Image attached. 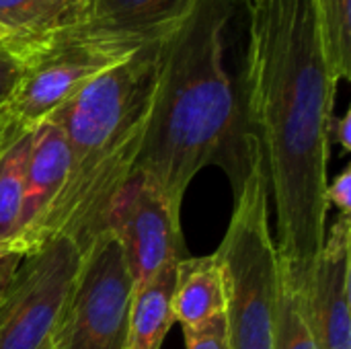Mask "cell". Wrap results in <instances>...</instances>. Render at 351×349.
<instances>
[{"mask_svg":"<svg viewBox=\"0 0 351 349\" xmlns=\"http://www.w3.org/2000/svg\"><path fill=\"white\" fill-rule=\"evenodd\" d=\"M245 2L241 101L276 206L280 274L306 298L327 234L329 125L337 82L325 62L315 0Z\"/></svg>","mask_w":351,"mask_h":349,"instance_id":"6da1fadb","label":"cell"},{"mask_svg":"<svg viewBox=\"0 0 351 349\" xmlns=\"http://www.w3.org/2000/svg\"><path fill=\"white\" fill-rule=\"evenodd\" d=\"M237 0H195L160 41L158 78L136 173L175 210L193 177L218 165L237 193L261 152L226 68Z\"/></svg>","mask_w":351,"mask_h":349,"instance_id":"7a4b0ae2","label":"cell"},{"mask_svg":"<svg viewBox=\"0 0 351 349\" xmlns=\"http://www.w3.org/2000/svg\"><path fill=\"white\" fill-rule=\"evenodd\" d=\"M160 41L138 47L97 74L47 117L68 142L70 169L60 195L19 245L25 255L56 237L74 241L82 253L105 230L113 202L136 173Z\"/></svg>","mask_w":351,"mask_h":349,"instance_id":"3957f363","label":"cell"},{"mask_svg":"<svg viewBox=\"0 0 351 349\" xmlns=\"http://www.w3.org/2000/svg\"><path fill=\"white\" fill-rule=\"evenodd\" d=\"M214 255L224 280L228 348L271 349L280 261L269 230V191L261 152L234 193V210Z\"/></svg>","mask_w":351,"mask_h":349,"instance_id":"277c9868","label":"cell"},{"mask_svg":"<svg viewBox=\"0 0 351 349\" xmlns=\"http://www.w3.org/2000/svg\"><path fill=\"white\" fill-rule=\"evenodd\" d=\"M132 296L134 282L123 249L103 230L82 249L47 344L51 349H125Z\"/></svg>","mask_w":351,"mask_h":349,"instance_id":"5b68a950","label":"cell"},{"mask_svg":"<svg viewBox=\"0 0 351 349\" xmlns=\"http://www.w3.org/2000/svg\"><path fill=\"white\" fill-rule=\"evenodd\" d=\"M8 41L23 58V72L0 107V148L35 130L88 80L130 56L78 43L16 41L12 37Z\"/></svg>","mask_w":351,"mask_h":349,"instance_id":"8992f818","label":"cell"},{"mask_svg":"<svg viewBox=\"0 0 351 349\" xmlns=\"http://www.w3.org/2000/svg\"><path fill=\"white\" fill-rule=\"evenodd\" d=\"M66 237L27 253L0 296V349H39L49 337L80 265Z\"/></svg>","mask_w":351,"mask_h":349,"instance_id":"52a82bcc","label":"cell"},{"mask_svg":"<svg viewBox=\"0 0 351 349\" xmlns=\"http://www.w3.org/2000/svg\"><path fill=\"white\" fill-rule=\"evenodd\" d=\"M193 4L195 0H74L62 27L33 41L132 53L171 35Z\"/></svg>","mask_w":351,"mask_h":349,"instance_id":"ba28073f","label":"cell"},{"mask_svg":"<svg viewBox=\"0 0 351 349\" xmlns=\"http://www.w3.org/2000/svg\"><path fill=\"white\" fill-rule=\"evenodd\" d=\"M179 210L134 175L113 202L105 230L121 245L134 292L148 286L167 265L185 255Z\"/></svg>","mask_w":351,"mask_h":349,"instance_id":"9c48e42d","label":"cell"},{"mask_svg":"<svg viewBox=\"0 0 351 349\" xmlns=\"http://www.w3.org/2000/svg\"><path fill=\"white\" fill-rule=\"evenodd\" d=\"M350 255V216H339L325 234L306 294V313L317 349H351Z\"/></svg>","mask_w":351,"mask_h":349,"instance_id":"30bf717a","label":"cell"},{"mask_svg":"<svg viewBox=\"0 0 351 349\" xmlns=\"http://www.w3.org/2000/svg\"><path fill=\"white\" fill-rule=\"evenodd\" d=\"M70 169V148L62 130L45 119L33 130L31 150L25 173V191L19 230L10 247L19 245L31 234V230L45 216L53 200L60 195Z\"/></svg>","mask_w":351,"mask_h":349,"instance_id":"8fae6325","label":"cell"},{"mask_svg":"<svg viewBox=\"0 0 351 349\" xmlns=\"http://www.w3.org/2000/svg\"><path fill=\"white\" fill-rule=\"evenodd\" d=\"M224 280L216 255L183 257L175 269L173 319L191 331L224 317Z\"/></svg>","mask_w":351,"mask_h":349,"instance_id":"7c38bea8","label":"cell"},{"mask_svg":"<svg viewBox=\"0 0 351 349\" xmlns=\"http://www.w3.org/2000/svg\"><path fill=\"white\" fill-rule=\"evenodd\" d=\"M179 263V261H177ZM177 263L167 265L158 276L132 296L125 349H160L175 323L173 290Z\"/></svg>","mask_w":351,"mask_h":349,"instance_id":"4fadbf2b","label":"cell"},{"mask_svg":"<svg viewBox=\"0 0 351 349\" xmlns=\"http://www.w3.org/2000/svg\"><path fill=\"white\" fill-rule=\"evenodd\" d=\"M31 138L33 130L0 148V247L10 245L19 230Z\"/></svg>","mask_w":351,"mask_h":349,"instance_id":"5bb4252c","label":"cell"},{"mask_svg":"<svg viewBox=\"0 0 351 349\" xmlns=\"http://www.w3.org/2000/svg\"><path fill=\"white\" fill-rule=\"evenodd\" d=\"M317 27L333 80L351 78V0H315Z\"/></svg>","mask_w":351,"mask_h":349,"instance_id":"9a60e30c","label":"cell"},{"mask_svg":"<svg viewBox=\"0 0 351 349\" xmlns=\"http://www.w3.org/2000/svg\"><path fill=\"white\" fill-rule=\"evenodd\" d=\"M74 0H0V27L16 41H33L60 29Z\"/></svg>","mask_w":351,"mask_h":349,"instance_id":"2e32d148","label":"cell"},{"mask_svg":"<svg viewBox=\"0 0 351 349\" xmlns=\"http://www.w3.org/2000/svg\"><path fill=\"white\" fill-rule=\"evenodd\" d=\"M271 349H317L308 323L306 298L296 292L282 274Z\"/></svg>","mask_w":351,"mask_h":349,"instance_id":"e0dca14e","label":"cell"},{"mask_svg":"<svg viewBox=\"0 0 351 349\" xmlns=\"http://www.w3.org/2000/svg\"><path fill=\"white\" fill-rule=\"evenodd\" d=\"M183 337H185V349H230L224 317L214 319L204 327L183 331Z\"/></svg>","mask_w":351,"mask_h":349,"instance_id":"ac0fdd59","label":"cell"},{"mask_svg":"<svg viewBox=\"0 0 351 349\" xmlns=\"http://www.w3.org/2000/svg\"><path fill=\"white\" fill-rule=\"evenodd\" d=\"M23 72V58L8 39L0 41V107L14 91Z\"/></svg>","mask_w":351,"mask_h":349,"instance_id":"d6986e66","label":"cell"},{"mask_svg":"<svg viewBox=\"0 0 351 349\" xmlns=\"http://www.w3.org/2000/svg\"><path fill=\"white\" fill-rule=\"evenodd\" d=\"M325 200L341 212L339 216H351V167H346L333 183H327Z\"/></svg>","mask_w":351,"mask_h":349,"instance_id":"ffe728a7","label":"cell"},{"mask_svg":"<svg viewBox=\"0 0 351 349\" xmlns=\"http://www.w3.org/2000/svg\"><path fill=\"white\" fill-rule=\"evenodd\" d=\"M25 253L6 245V247H0V296L4 292V288L8 286L10 278L14 276L16 267L21 265Z\"/></svg>","mask_w":351,"mask_h":349,"instance_id":"44dd1931","label":"cell"},{"mask_svg":"<svg viewBox=\"0 0 351 349\" xmlns=\"http://www.w3.org/2000/svg\"><path fill=\"white\" fill-rule=\"evenodd\" d=\"M329 140H335L343 152H350L351 150V111H346L341 117H335L331 119V125H329Z\"/></svg>","mask_w":351,"mask_h":349,"instance_id":"7402d4cb","label":"cell"},{"mask_svg":"<svg viewBox=\"0 0 351 349\" xmlns=\"http://www.w3.org/2000/svg\"><path fill=\"white\" fill-rule=\"evenodd\" d=\"M8 37H10V33H8L6 29H2V27H0V41H2V39H8Z\"/></svg>","mask_w":351,"mask_h":349,"instance_id":"603a6c76","label":"cell"},{"mask_svg":"<svg viewBox=\"0 0 351 349\" xmlns=\"http://www.w3.org/2000/svg\"><path fill=\"white\" fill-rule=\"evenodd\" d=\"M39 349H51V346H49V344L45 341V344H43V346H41V348H39Z\"/></svg>","mask_w":351,"mask_h":349,"instance_id":"cb8c5ba5","label":"cell"}]
</instances>
